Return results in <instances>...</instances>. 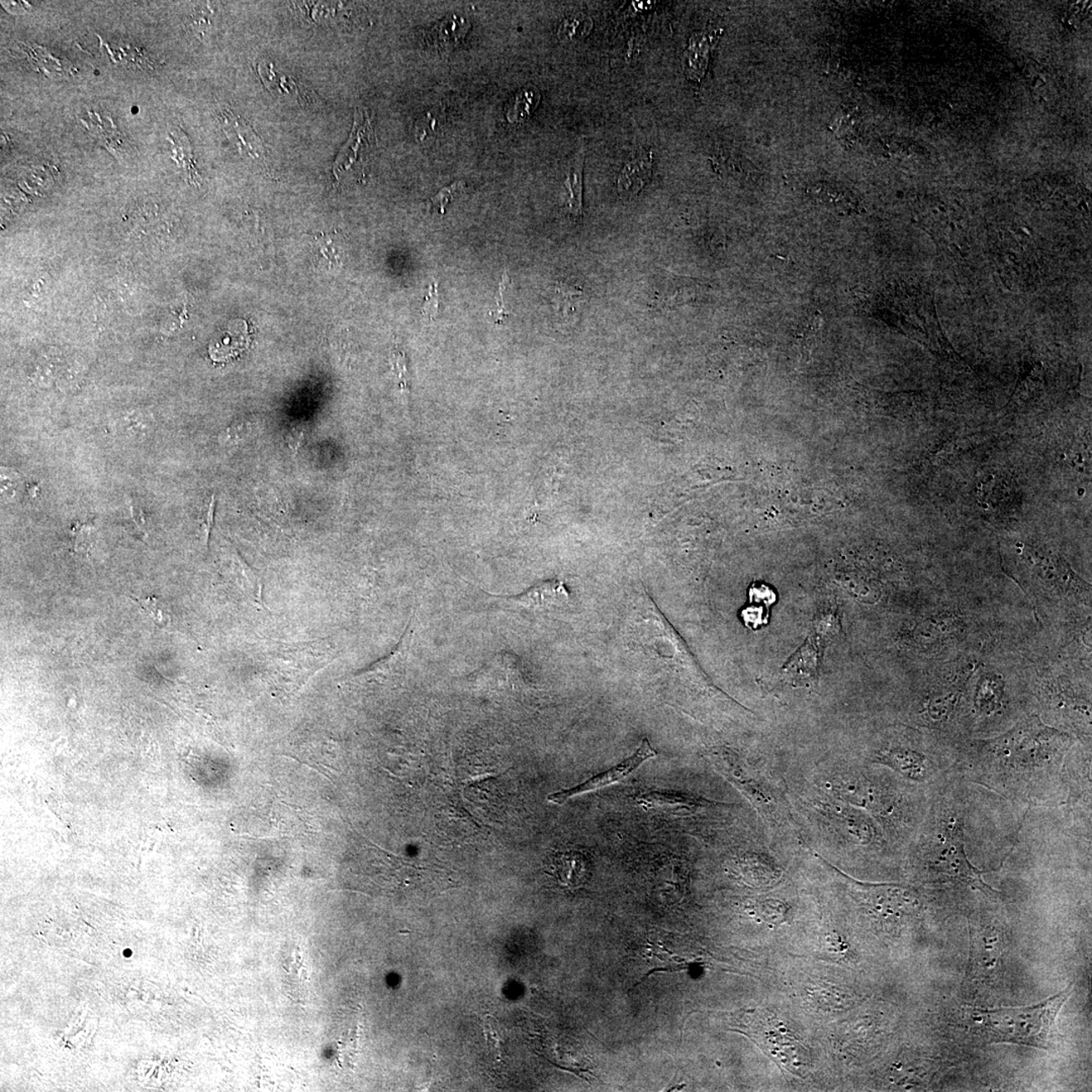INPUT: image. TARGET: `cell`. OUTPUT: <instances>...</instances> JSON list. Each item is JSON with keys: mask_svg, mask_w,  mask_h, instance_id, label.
<instances>
[{"mask_svg": "<svg viewBox=\"0 0 1092 1092\" xmlns=\"http://www.w3.org/2000/svg\"><path fill=\"white\" fill-rule=\"evenodd\" d=\"M509 283H510V278L508 275H507V273H505L503 274V278H502V282L500 283L499 293H498L497 296L498 307L497 309H495L494 311H492L490 313L492 321H494L495 324L503 323L506 317H508L509 315V314L505 311V307L503 304V293L505 291V288L508 287Z\"/></svg>", "mask_w": 1092, "mask_h": 1092, "instance_id": "83f0119b", "label": "cell"}, {"mask_svg": "<svg viewBox=\"0 0 1092 1092\" xmlns=\"http://www.w3.org/2000/svg\"><path fill=\"white\" fill-rule=\"evenodd\" d=\"M134 598L158 626L164 627L168 625L171 616H169L166 604L161 599L156 596Z\"/></svg>", "mask_w": 1092, "mask_h": 1092, "instance_id": "ffe728a7", "label": "cell"}, {"mask_svg": "<svg viewBox=\"0 0 1092 1092\" xmlns=\"http://www.w3.org/2000/svg\"><path fill=\"white\" fill-rule=\"evenodd\" d=\"M956 839H950L945 847L937 852L931 863V870L937 875H943L958 880L987 894L997 893L983 881V872L976 869L970 863L965 852L964 844L961 840V832L957 833Z\"/></svg>", "mask_w": 1092, "mask_h": 1092, "instance_id": "277c9868", "label": "cell"}, {"mask_svg": "<svg viewBox=\"0 0 1092 1092\" xmlns=\"http://www.w3.org/2000/svg\"><path fill=\"white\" fill-rule=\"evenodd\" d=\"M593 19L584 13H577L565 18L559 26L558 37L564 43L578 42L586 38L592 32Z\"/></svg>", "mask_w": 1092, "mask_h": 1092, "instance_id": "e0dca14e", "label": "cell"}, {"mask_svg": "<svg viewBox=\"0 0 1092 1092\" xmlns=\"http://www.w3.org/2000/svg\"><path fill=\"white\" fill-rule=\"evenodd\" d=\"M1074 985L1060 993L1026 1008L997 1009L967 1008L973 1028L980 1037L992 1043L1048 1049L1054 1036L1055 1021L1063 1004L1070 998Z\"/></svg>", "mask_w": 1092, "mask_h": 1092, "instance_id": "6da1fadb", "label": "cell"}, {"mask_svg": "<svg viewBox=\"0 0 1092 1092\" xmlns=\"http://www.w3.org/2000/svg\"><path fill=\"white\" fill-rule=\"evenodd\" d=\"M258 74L261 80L263 81L267 89L275 95L283 96L297 100L298 103L304 104L309 100L307 90H302L298 81L293 76L283 74V72L274 70L273 63L261 61L258 64Z\"/></svg>", "mask_w": 1092, "mask_h": 1092, "instance_id": "8fae6325", "label": "cell"}, {"mask_svg": "<svg viewBox=\"0 0 1092 1092\" xmlns=\"http://www.w3.org/2000/svg\"><path fill=\"white\" fill-rule=\"evenodd\" d=\"M639 804L646 809L663 811L676 816L697 814L707 809L710 802L692 795L674 791H651L639 796Z\"/></svg>", "mask_w": 1092, "mask_h": 1092, "instance_id": "52a82bcc", "label": "cell"}, {"mask_svg": "<svg viewBox=\"0 0 1092 1092\" xmlns=\"http://www.w3.org/2000/svg\"><path fill=\"white\" fill-rule=\"evenodd\" d=\"M814 195L818 197L823 204L834 207L835 210L845 212L853 211L855 205L852 196L843 188L829 185H819L814 188Z\"/></svg>", "mask_w": 1092, "mask_h": 1092, "instance_id": "ac0fdd59", "label": "cell"}, {"mask_svg": "<svg viewBox=\"0 0 1092 1092\" xmlns=\"http://www.w3.org/2000/svg\"><path fill=\"white\" fill-rule=\"evenodd\" d=\"M584 162V145L569 164L565 187L568 190L567 207L574 219L583 215V173Z\"/></svg>", "mask_w": 1092, "mask_h": 1092, "instance_id": "4fadbf2b", "label": "cell"}, {"mask_svg": "<svg viewBox=\"0 0 1092 1092\" xmlns=\"http://www.w3.org/2000/svg\"><path fill=\"white\" fill-rule=\"evenodd\" d=\"M540 99L539 90L535 86L523 87L517 91L507 105V119L512 124L524 123L538 108Z\"/></svg>", "mask_w": 1092, "mask_h": 1092, "instance_id": "9a60e30c", "label": "cell"}, {"mask_svg": "<svg viewBox=\"0 0 1092 1092\" xmlns=\"http://www.w3.org/2000/svg\"><path fill=\"white\" fill-rule=\"evenodd\" d=\"M129 511L130 518H132L139 533L142 535V538L147 540L150 535L147 516L144 514V512L141 509L137 508L130 500L129 501Z\"/></svg>", "mask_w": 1092, "mask_h": 1092, "instance_id": "f1b7e54d", "label": "cell"}, {"mask_svg": "<svg viewBox=\"0 0 1092 1092\" xmlns=\"http://www.w3.org/2000/svg\"><path fill=\"white\" fill-rule=\"evenodd\" d=\"M216 508V496L212 495L209 500H207L204 509L202 512V528L204 533L205 543H209V538L212 525H214V515Z\"/></svg>", "mask_w": 1092, "mask_h": 1092, "instance_id": "d4e9b609", "label": "cell"}, {"mask_svg": "<svg viewBox=\"0 0 1092 1092\" xmlns=\"http://www.w3.org/2000/svg\"><path fill=\"white\" fill-rule=\"evenodd\" d=\"M94 535L93 529L87 525H77L72 531V543L76 554L87 555L93 549Z\"/></svg>", "mask_w": 1092, "mask_h": 1092, "instance_id": "44dd1931", "label": "cell"}, {"mask_svg": "<svg viewBox=\"0 0 1092 1092\" xmlns=\"http://www.w3.org/2000/svg\"><path fill=\"white\" fill-rule=\"evenodd\" d=\"M471 23L467 18L460 16H451L443 19L441 23L433 28L430 32V40L435 46L439 48H452L458 45L463 38L470 31Z\"/></svg>", "mask_w": 1092, "mask_h": 1092, "instance_id": "5bb4252c", "label": "cell"}, {"mask_svg": "<svg viewBox=\"0 0 1092 1092\" xmlns=\"http://www.w3.org/2000/svg\"><path fill=\"white\" fill-rule=\"evenodd\" d=\"M710 757L717 769L742 793H745L753 804L760 809L761 807L765 809L772 804L771 797L767 796L755 777L750 774L736 753L722 748V750L713 751Z\"/></svg>", "mask_w": 1092, "mask_h": 1092, "instance_id": "5b68a950", "label": "cell"}, {"mask_svg": "<svg viewBox=\"0 0 1092 1092\" xmlns=\"http://www.w3.org/2000/svg\"><path fill=\"white\" fill-rule=\"evenodd\" d=\"M220 120L227 137L243 156L255 161L267 157L260 137L240 115L231 109H223L221 110Z\"/></svg>", "mask_w": 1092, "mask_h": 1092, "instance_id": "8992f818", "label": "cell"}, {"mask_svg": "<svg viewBox=\"0 0 1092 1092\" xmlns=\"http://www.w3.org/2000/svg\"><path fill=\"white\" fill-rule=\"evenodd\" d=\"M879 760L907 777L920 778L924 774V758L911 751L891 750L883 753Z\"/></svg>", "mask_w": 1092, "mask_h": 1092, "instance_id": "2e32d148", "label": "cell"}, {"mask_svg": "<svg viewBox=\"0 0 1092 1092\" xmlns=\"http://www.w3.org/2000/svg\"><path fill=\"white\" fill-rule=\"evenodd\" d=\"M717 40L718 36L707 32L696 33L690 38L683 57L685 74L690 80L702 81L707 74L710 53Z\"/></svg>", "mask_w": 1092, "mask_h": 1092, "instance_id": "30bf717a", "label": "cell"}, {"mask_svg": "<svg viewBox=\"0 0 1092 1092\" xmlns=\"http://www.w3.org/2000/svg\"><path fill=\"white\" fill-rule=\"evenodd\" d=\"M119 431L130 439H143L151 431L152 420L139 412L125 415L118 420Z\"/></svg>", "mask_w": 1092, "mask_h": 1092, "instance_id": "d6986e66", "label": "cell"}, {"mask_svg": "<svg viewBox=\"0 0 1092 1092\" xmlns=\"http://www.w3.org/2000/svg\"><path fill=\"white\" fill-rule=\"evenodd\" d=\"M838 620L834 615L818 618L805 642L786 663L783 678L794 686L811 684L818 679L823 651L830 636L837 631Z\"/></svg>", "mask_w": 1092, "mask_h": 1092, "instance_id": "7a4b0ae2", "label": "cell"}, {"mask_svg": "<svg viewBox=\"0 0 1092 1092\" xmlns=\"http://www.w3.org/2000/svg\"><path fill=\"white\" fill-rule=\"evenodd\" d=\"M658 756V752L651 746L649 738H645L636 752L625 761L617 763L616 766L610 768L606 772L600 773L589 780L581 783L569 789H563L549 796V801L554 804L562 805L574 796L588 793V792L596 791L605 788V787L616 784L618 782L625 780L631 773L644 763Z\"/></svg>", "mask_w": 1092, "mask_h": 1092, "instance_id": "3957f363", "label": "cell"}, {"mask_svg": "<svg viewBox=\"0 0 1092 1092\" xmlns=\"http://www.w3.org/2000/svg\"><path fill=\"white\" fill-rule=\"evenodd\" d=\"M824 810L830 821L842 830L845 835L858 843L868 844L873 839L871 824L862 815L847 809L826 806Z\"/></svg>", "mask_w": 1092, "mask_h": 1092, "instance_id": "7c38bea8", "label": "cell"}, {"mask_svg": "<svg viewBox=\"0 0 1092 1092\" xmlns=\"http://www.w3.org/2000/svg\"><path fill=\"white\" fill-rule=\"evenodd\" d=\"M253 429V424L249 421L234 422L220 435V441L223 444L241 442L248 437Z\"/></svg>", "mask_w": 1092, "mask_h": 1092, "instance_id": "7402d4cb", "label": "cell"}, {"mask_svg": "<svg viewBox=\"0 0 1092 1092\" xmlns=\"http://www.w3.org/2000/svg\"><path fill=\"white\" fill-rule=\"evenodd\" d=\"M511 599L528 610L553 611L569 602V593L564 582L559 579H549L535 584L528 591Z\"/></svg>", "mask_w": 1092, "mask_h": 1092, "instance_id": "ba28073f", "label": "cell"}, {"mask_svg": "<svg viewBox=\"0 0 1092 1092\" xmlns=\"http://www.w3.org/2000/svg\"><path fill=\"white\" fill-rule=\"evenodd\" d=\"M654 156L651 151L641 150L625 164L618 176V192L623 197H635L644 188L651 176Z\"/></svg>", "mask_w": 1092, "mask_h": 1092, "instance_id": "9c48e42d", "label": "cell"}, {"mask_svg": "<svg viewBox=\"0 0 1092 1092\" xmlns=\"http://www.w3.org/2000/svg\"><path fill=\"white\" fill-rule=\"evenodd\" d=\"M463 188H465V183L463 182H456L451 186L443 188V190L439 191L438 195L432 197L431 210L438 215H444V212H446V207L449 204V202H451L454 196H457V193L463 191Z\"/></svg>", "mask_w": 1092, "mask_h": 1092, "instance_id": "603a6c76", "label": "cell"}, {"mask_svg": "<svg viewBox=\"0 0 1092 1092\" xmlns=\"http://www.w3.org/2000/svg\"><path fill=\"white\" fill-rule=\"evenodd\" d=\"M750 596L753 602L763 601L766 605H770L776 600L774 592L771 591L770 587H768L765 584H753L750 589Z\"/></svg>", "mask_w": 1092, "mask_h": 1092, "instance_id": "f546056e", "label": "cell"}, {"mask_svg": "<svg viewBox=\"0 0 1092 1092\" xmlns=\"http://www.w3.org/2000/svg\"><path fill=\"white\" fill-rule=\"evenodd\" d=\"M19 487V477L16 472L3 468L2 470V500L11 502Z\"/></svg>", "mask_w": 1092, "mask_h": 1092, "instance_id": "cb8c5ba5", "label": "cell"}, {"mask_svg": "<svg viewBox=\"0 0 1092 1092\" xmlns=\"http://www.w3.org/2000/svg\"><path fill=\"white\" fill-rule=\"evenodd\" d=\"M743 620L748 626L757 628L767 622L768 615H763V610L758 608H748L742 612Z\"/></svg>", "mask_w": 1092, "mask_h": 1092, "instance_id": "4dcf8cb0", "label": "cell"}, {"mask_svg": "<svg viewBox=\"0 0 1092 1092\" xmlns=\"http://www.w3.org/2000/svg\"><path fill=\"white\" fill-rule=\"evenodd\" d=\"M437 288H438L437 283H433L431 286L429 287L427 296L426 298H425V302L423 304V307H422L423 315L427 319H429V320H434V319L437 317L438 307H439Z\"/></svg>", "mask_w": 1092, "mask_h": 1092, "instance_id": "484cf974", "label": "cell"}, {"mask_svg": "<svg viewBox=\"0 0 1092 1092\" xmlns=\"http://www.w3.org/2000/svg\"><path fill=\"white\" fill-rule=\"evenodd\" d=\"M306 425L294 423L288 434V446L291 449L294 457L297 456L299 448L302 447L304 437H306Z\"/></svg>", "mask_w": 1092, "mask_h": 1092, "instance_id": "4316f807", "label": "cell"}]
</instances>
